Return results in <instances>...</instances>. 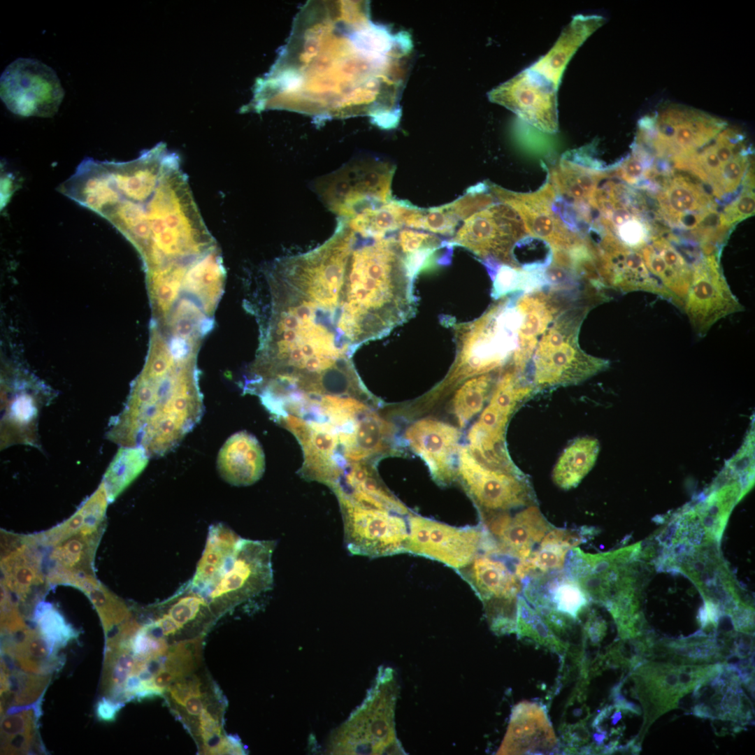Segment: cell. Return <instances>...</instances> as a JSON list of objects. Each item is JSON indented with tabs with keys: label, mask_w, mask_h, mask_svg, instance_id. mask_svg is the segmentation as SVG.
I'll return each mask as SVG.
<instances>
[{
	"label": "cell",
	"mask_w": 755,
	"mask_h": 755,
	"mask_svg": "<svg viewBox=\"0 0 755 755\" xmlns=\"http://www.w3.org/2000/svg\"><path fill=\"white\" fill-rule=\"evenodd\" d=\"M412 52L408 32L371 21L368 1H308L265 92L275 108L323 119L368 116L391 129Z\"/></svg>",
	"instance_id": "1"
},
{
	"label": "cell",
	"mask_w": 755,
	"mask_h": 755,
	"mask_svg": "<svg viewBox=\"0 0 755 755\" xmlns=\"http://www.w3.org/2000/svg\"><path fill=\"white\" fill-rule=\"evenodd\" d=\"M268 324L289 344L322 357L351 360L382 335L343 231L319 247L274 261L265 272Z\"/></svg>",
	"instance_id": "2"
},
{
	"label": "cell",
	"mask_w": 755,
	"mask_h": 755,
	"mask_svg": "<svg viewBox=\"0 0 755 755\" xmlns=\"http://www.w3.org/2000/svg\"><path fill=\"white\" fill-rule=\"evenodd\" d=\"M197 355L173 354L155 334L144 368L107 437L120 446L141 447L149 456L175 450L204 413Z\"/></svg>",
	"instance_id": "3"
},
{
	"label": "cell",
	"mask_w": 755,
	"mask_h": 755,
	"mask_svg": "<svg viewBox=\"0 0 755 755\" xmlns=\"http://www.w3.org/2000/svg\"><path fill=\"white\" fill-rule=\"evenodd\" d=\"M398 693L395 671L380 668L364 702L331 735L330 754H405L395 730Z\"/></svg>",
	"instance_id": "4"
},
{
	"label": "cell",
	"mask_w": 755,
	"mask_h": 755,
	"mask_svg": "<svg viewBox=\"0 0 755 755\" xmlns=\"http://www.w3.org/2000/svg\"><path fill=\"white\" fill-rule=\"evenodd\" d=\"M587 310L576 309L559 315L540 338L532 356V382L535 391L577 384L607 369L610 362L583 351L578 333Z\"/></svg>",
	"instance_id": "5"
},
{
	"label": "cell",
	"mask_w": 755,
	"mask_h": 755,
	"mask_svg": "<svg viewBox=\"0 0 755 755\" xmlns=\"http://www.w3.org/2000/svg\"><path fill=\"white\" fill-rule=\"evenodd\" d=\"M394 170L379 159L353 160L318 179L314 187L329 210L340 217H351L365 208L391 200Z\"/></svg>",
	"instance_id": "6"
},
{
	"label": "cell",
	"mask_w": 755,
	"mask_h": 755,
	"mask_svg": "<svg viewBox=\"0 0 755 755\" xmlns=\"http://www.w3.org/2000/svg\"><path fill=\"white\" fill-rule=\"evenodd\" d=\"M534 391L531 382L515 371L502 377L489 403L468 434L469 451L477 460L495 470L522 473L509 457L505 432L511 415Z\"/></svg>",
	"instance_id": "7"
},
{
	"label": "cell",
	"mask_w": 755,
	"mask_h": 755,
	"mask_svg": "<svg viewBox=\"0 0 755 755\" xmlns=\"http://www.w3.org/2000/svg\"><path fill=\"white\" fill-rule=\"evenodd\" d=\"M276 542L242 538L225 571L206 594L220 619L243 603L271 589Z\"/></svg>",
	"instance_id": "8"
},
{
	"label": "cell",
	"mask_w": 755,
	"mask_h": 755,
	"mask_svg": "<svg viewBox=\"0 0 755 755\" xmlns=\"http://www.w3.org/2000/svg\"><path fill=\"white\" fill-rule=\"evenodd\" d=\"M751 152L745 136L726 127L699 150L672 161L676 168L708 184L713 194L721 198L735 193L744 182Z\"/></svg>",
	"instance_id": "9"
},
{
	"label": "cell",
	"mask_w": 755,
	"mask_h": 755,
	"mask_svg": "<svg viewBox=\"0 0 755 755\" xmlns=\"http://www.w3.org/2000/svg\"><path fill=\"white\" fill-rule=\"evenodd\" d=\"M0 96L7 108L24 117H52L64 91L55 71L38 59L18 58L3 71Z\"/></svg>",
	"instance_id": "10"
},
{
	"label": "cell",
	"mask_w": 755,
	"mask_h": 755,
	"mask_svg": "<svg viewBox=\"0 0 755 755\" xmlns=\"http://www.w3.org/2000/svg\"><path fill=\"white\" fill-rule=\"evenodd\" d=\"M405 551L424 556L455 569L467 566L482 550L490 551L494 541L480 527L457 528L420 516L408 520Z\"/></svg>",
	"instance_id": "11"
},
{
	"label": "cell",
	"mask_w": 755,
	"mask_h": 755,
	"mask_svg": "<svg viewBox=\"0 0 755 755\" xmlns=\"http://www.w3.org/2000/svg\"><path fill=\"white\" fill-rule=\"evenodd\" d=\"M520 321L516 305L510 302L489 312L469 338L455 376L478 375L503 364L517 348Z\"/></svg>",
	"instance_id": "12"
},
{
	"label": "cell",
	"mask_w": 755,
	"mask_h": 755,
	"mask_svg": "<svg viewBox=\"0 0 755 755\" xmlns=\"http://www.w3.org/2000/svg\"><path fill=\"white\" fill-rule=\"evenodd\" d=\"M340 507L345 543L351 554L378 557L405 552L408 524L403 515L351 504Z\"/></svg>",
	"instance_id": "13"
},
{
	"label": "cell",
	"mask_w": 755,
	"mask_h": 755,
	"mask_svg": "<svg viewBox=\"0 0 755 755\" xmlns=\"http://www.w3.org/2000/svg\"><path fill=\"white\" fill-rule=\"evenodd\" d=\"M465 568V577L482 601L492 630L497 633H515L522 583L515 571L490 555H477Z\"/></svg>",
	"instance_id": "14"
},
{
	"label": "cell",
	"mask_w": 755,
	"mask_h": 755,
	"mask_svg": "<svg viewBox=\"0 0 755 755\" xmlns=\"http://www.w3.org/2000/svg\"><path fill=\"white\" fill-rule=\"evenodd\" d=\"M143 624L152 636L166 639L170 645L204 637L219 619L206 595L189 582L171 596L152 607Z\"/></svg>",
	"instance_id": "15"
},
{
	"label": "cell",
	"mask_w": 755,
	"mask_h": 755,
	"mask_svg": "<svg viewBox=\"0 0 755 755\" xmlns=\"http://www.w3.org/2000/svg\"><path fill=\"white\" fill-rule=\"evenodd\" d=\"M526 232L521 217L510 206L491 204L466 219L450 243L514 266L512 250Z\"/></svg>",
	"instance_id": "16"
},
{
	"label": "cell",
	"mask_w": 755,
	"mask_h": 755,
	"mask_svg": "<svg viewBox=\"0 0 755 755\" xmlns=\"http://www.w3.org/2000/svg\"><path fill=\"white\" fill-rule=\"evenodd\" d=\"M459 473L481 508L493 513L533 505L532 487L522 473L493 469L477 460L466 448L459 455Z\"/></svg>",
	"instance_id": "17"
},
{
	"label": "cell",
	"mask_w": 755,
	"mask_h": 755,
	"mask_svg": "<svg viewBox=\"0 0 755 755\" xmlns=\"http://www.w3.org/2000/svg\"><path fill=\"white\" fill-rule=\"evenodd\" d=\"M557 88L529 68L488 93L489 99L547 133L558 130Z\"/></svg>",
	"instance_id": "18"
},
{
	"label": "cell",
	"mask_w": 755,
	"mask_h": 755,
	"mask_svg": "<svg viewBox=\"0 0 755 755\" xmlns=\"http://www.w3.org/2000/svg\"><path fill=\"white\" fill-rule=\"evenodd\" d=\"M715 665L645 664L638 673L639 693L645 707V718L652 721L676 707L682 697L693 692L713 672Z\"/></svg>",
	"instance_id": "19"
},
{
	"label": "cell",
	"mask_w": 755,
	"mask_h": 755,
	"mask_svg": "<svg viewBox=\"0 0 755 755\" xmlns=\"http://www.w3.org/2000/svg\"><path fill=\"white\" fill-rule=\"evenodd\" d=\"M491 189L503 203L521 217L526 232L548 243L559 252L569 253L586 244L583 238L568 230L552 208L554 189L550 182L532 194H518L497 186Z\"/></svg>",
	"instance_id": "20"
},
{
	"label": "cell",
	"mask_w": 755,
	"mask_h": 755,
	"mask_svg": "<svg viewBox=\"0 0 755 755\" xmlns=\"http://www.w3.org/2000/svg\"><path fill=\"white\" fill-rule=\"evenodd\" d=\"M659 213L670 225L707 233L726 229L711 196L684 176L666 179L657 196Z\"/></svg>",
	"instance_id": "21"
},
{
	"label": "cell",
	"mask_w": 755,
	"mask_h": 755,
	"mask_svg": "<svg viewBox=\"0 0 755 755\" xmlns=\"http://www.w3.org/2000/svg\"><path fill=\"white\" fill-rule=\"evenodd\" d=\"M522 590L547 625L562 627L566 619H575L589 604V597L564 569L534 573L522 580Z\"/></svg>",
	"instance_id": "22"
},
{
	"label": "cell",
	"mask_w": 755,
	"mask_h": 755,
	"mask_svg": "<svg viewBox=\"0 0 755 755\" xmlns=\"http://www.w3.org/2000/svg\"><path fill=\"white\" fill-rule=\"evenodd\" d=\"M740 310L714 257L703 258L697 265L692 279L686 312L692 324L700 332L719 319Z\"/></svg>",
	"instance_id": "23"
},
{
	"label": "cell",
	"mask_w": 755,
	"mask_h": 755,
	"mask_svg": "<svg viewBox=\"0 0 755 755\" xmlns=\"http://www.w3.org/2000/svg\"><path fill=\"white\" fill-rule=\"evenodd\" d=\"M460 436L454 426L431 419L415 422L405 433L411 448L425 461L432 475L442 482L451 481L455 475Z\"/></svg>",
	"instance_id": "24"
},
{
	"label": "cell",
	"mask_w": 755,
	"mask_h": 755,
	"mask_svg": "<svg viewBox=\"0 0 755 755\" xmlns=\"http://www.w3.org/2000/svg\"><path fill=\"white\" fill-rule=\"evenodd\" d=\"M555 744V735L544 709L535 703H522L512 710L498 754L545 752Z\"/></svg>",
	"instance_id": "25"
},
{
	"label": "cell",
	"mask_w": 755,
	"mask_h": 755,
	"mask_svg": "<svg viewBox=\"0 0 755 755\" xmlns=\"http://www.w3.org/2000/svg\"><path fill=\"white\" fill-rule=\"evenodd\" d=\"M552 528L538 507L533 504L513 517L508 513L503 515L493 526L491 536L498 554L520 561L530 556L533 547Z\"/></svg>",
	"instance_id": "26"
},
{
	"label": "cell",
	"mask_w": 755,
	"mask_h": 755,
	"mask_svg": "<svg viewBox=\"0 0 755 755\" xmlns=\"http://www.w3.org/2000/svg\"><path fill=\"white\" fill-rule=\"evenodd\" d=\"M217 468L222 478L233 486L257 482L265 470V456L255 436L241 431L228 438L219 451Z\"/></svg>",
	"instance_id": "27"
},
{
	"label": "cell",
	"mask_w": 755,
	"mask_h": 755,
	"mask_svg": "<svg viewBox=\"0 0 755 755\" xmlns=\"http://www.w3.org/2000/svg\"><path fill=\"white\" fill-rule=\"evenodd\" d=\"M515 304L521 321L513 360L515 371L521 372L532 358L540 338L554 320L558 308L548 295L538 291L526 293Z\"/></svg>",
	"instance_id": "28"
},
{
	"label": "cell",
	"mask_w": 755,
	"mask_h": 755,
	"mask_svg": "<svg viewBox=\"0 0 755 755\" xmlns=\"http://www.w3.org/2000/svg\"><path fill=\"white\" fill-rule=\"evenodd\" d=\"M604 21L598 15L574 16L552 49L528 68L558 89L563 72L573 55Z\"/></svg>",
	"instance_id": "29"
},
{
	"label": "cell",
	"mask_w": 755,
	"mask_h": 755,
	"mask_svg": "<svg viewBox=\"0 0 755 755\" xmlns=\"http://www.w3.org/2000/svg\"><path fill=\"white\" fill-rule=\"evenodd\" d=\"M242 538L226 524L210 526L204 550L193 577L188 582L204 594L216 583L231 563Z\"/></svg>",
	"instance_id": "30"
},
{
	"label": "cell",
	"mask_w": 755,
	"mask_h": 755,
	"mask_svg": "<svg viewBox=\"0 0 755 755\" xmlns=\"http://www.w3.org/2000/svg\"><path fill=\"white\" fill-rule=\"evenodd\" d=\"M540 544L526 559L516 563L515 573L521 581L531 574L563 570L569 551L579 544V536L573 529L552 527Z\"/></svg>",
	"instance_id": "31"
},
{
	"label": "cell",
	"mask_w": 755,
	"mask_h": 755,
	"mask_svg": "<svg viewBox=\"0 0 755 755\" xmlns=\"http://www.w3.org/2000/svg\"><path fill=\"white\" fill-rule=\"evenodd\" d=\"M600 450L597 439L580 437L573 440L559 457L552 480L559 488L576 487L594 466Z\"/></svg>",
	"instance_id": "32"
},
{
	"label": "cell",
	"mask_w": 755,
	"mask_h": 755,
	"mask_svg": "<svg viewBox=\"0 0 755 755\" xmlns=\"http://www.w3.org/2000/svg\"><path fill=\"white\" fill-rule=\"evenodd\" d=\"M603 176L595 168L566 158L553 171L550 182L558 195L577 206L588 204Z\"/></svg>",
	"instance_id": "33"
},
{
	"label": "cell",
	"mask_w": 755,
	"mask_h": 755,
	"mask_svg": "<svg viewBox=\"0 0 755 755\" xmlns=\"http://www.w3.org/2000/svg\"><path fill=\"white\" fill-rule=\"evenodd\" d=\"M742 485L737 480L726 484L696 507L694 512L709 542L720 540L731 510L745 494Z\"/></svg>",
	"instance_id": "34"
},
{
	"label": "cell",
	"mask_w": 755,
	"mask_h": 755,
	"mask_svg": "<svg viewBox=\"0 0 755 755\" xmlns=\"http://www.w3.org/2000/svg\"><path fill=\"white\" fill-rule=\"evenodd\" d=\"M150 458L141 447H120L102 481L110 503L114 501L143 471Z\"/></svg>",
	"instance_id": "35"
},
{
	"label": "cell",
	"mask_w": 755,
	"mask_h": 755,
	"mask_svg": "<svg viewBox=\"0 0 755 755\" xmlns=\"http://www.w3.org/2000/svg\"><path fill=\"white\" fill-rule=\"evenodd\" d=\"M24 545L2 562L4 581L17 596L24 597L33 585L42 582L38 555L30 548L27 539Z\"/></svg>",
	"instance_id": "36"
},
{
	"label": "cell",
	"mask_w": 755,
	"mask_h": 755,
	"mask_svg": "<svg viewBox=\"0 0 755 755\" xmlns=\"http://www.w3.org/2000/svg\"><path fill=\"white\" fill-rule=\"evenodd\" d=\"M643 254L647 266L665 282L674 286L688 281L686 261L665 240H654L644 249Z\"/></svg>",
	"instance_id": "37"
},
{
	"label": "cell",
	"mask_w": 755,
	"mask_h": 755,
	"mask_svg": "<svg viewBox=\"0 0 755 755\" xmlns=\"http://www.w3.org/2000/svg\"><path fill=\"white\" fill-rule=\"evenodd\" d=\"M492 383L489 374L478 375L466 381L453 399L455 415L461 426H464L482 409Z\"/></svg>",
	"instance_id": "38"
},
{
	"label": "cell",
	"mask_w": 755,
	"mask_h": 755,
	"mask_svg": "<svg viewBox=\"0 0 755 755\" xmlns=\"http://www.w3.org/2000/svg\"><path fill=\"white\" fill-rule=\"evenodd\" d=\"M81 589L88 594L96 607L106 633L132 618L127 605L97 583L94 577L87 580Z\"/></svg>",
	"instance_id": "39"
},
{
	"label": "cell",
	"mask_w": 755,
	"mask_h": 755,
	"mask_svg": "<svg viewBox=\"0 0 755 755\" xmlns=\"http://www.w3.org/2000/svg\"><path fill=\"white\" fill-rule=\"evenodd\" d=\"M34 619L41 635L53 648L64 645L76 635V631L49 603L41 601L36 605Z\"/></svg>",
	"instance_id": "40"
},
{
	"label": "cell",
	"mask_w": 755,
	"mask_h": 755,
	"mask_svg": "<svg viewBox=\"0 0 755 755\" xmlns=\"http://www.w3.org/2000/svg\"><path fill=\"white\" fill-rule=\"evenodd\" d=\"M515 633L540 644L552 647L561 645L544 619L521 596L517 598Z\"/></svg>",
	"instance_id": "41"
},
{
	"label": "cell",
	"mask_w": 755,
	"mask_h": 755,
	"mask_svg": "<svg viewBox=\"0 0 755 755\" xmlns=\"http://www.w3.org/2000/svg\"><path fill=\"white\" fill-rule=\"evenodd\" d=\"M459 219L447 205L422 210L415 208L406 217L405 226L444 235L452 234Z\"/></svg>",
	"instance_id": "42"
},
{
	"label": "cell",
	"mask_w": 755,
	"mask_h": 755,
	"mask_svg": "<svg viewBox=\"0 0 755 755\" xmlns=\"http://www.w3.org/2000/svg\"><path fill=\"white\" fill-rule=\"evenodd\" d=\"M6 677L7 690L9 689L15 694V704L20 705L35 701L41 694L48 680L45 677L20 673H13L9 680L7 675Z\"/></svg>",
	"instance_id": "43"
},
{
	"label": "cell",
	"mask_w": 755,
	"mask_h": 755,
	"mask_svg": "<svg viewBox=\"0 0 755 755\" xmlns=\"http://www.w3.org/2000/svg\"><path fill=\"white\" fill-rule=\"evenodd\" d=\"M484 189L482 184L471 187L466 195L447 204V206L459 220H466L491 204L492 198L484 193Z\"/></svg>",
	"instance_id": "44"
},
{
	"label": "cell",
	"mask_w": 755,
	"mask_h": 755,
	"mask_svg": "<svg viewBox=\"0 0 755 755\" xmlns=\"http://www.w3.org/2000/svg\"><path fill=\"white\" fill-rule=\"evenodd\" d=\"M747 184V188L742 192L738 197L728 206L725 208L723 219L726 226L728 228L733 224L740 222L754 213V194L752 192V182Z\"/></svg>",
	"instance_id": "45"
},
{
	"label": "cell",
	"mask_w": 755,
	"mask_h": 755,
	"mask_svg": "<svg viewBox=\"0 0 755 755\" xmlns=\"http://www.w3.org/2000/svg\"><path fill=\"white\" fill-rule=\"evenodd\" d=\"M396 240L404 255L412 254L425 247H436L438 242L433 235L411 229L400 231Z\"/></svg>",
	"instance_id": "46"
},
{
	"label": "cell",
	"mask_w": 755,
	"mask_h": 755,
	"mask_svg": "<svg viewBox=\"0 0 755 755\" xmlns=\"http://www.w3.org/2000/svg\"><path fill=\"white\" fill-rule=\"evenodd\" d=\"M32 716L31 711H24L5 717L1 726L3 740L16 735L34 734Z\"/></svg>",
	"instance_id": "47"
},
{
	"label": "cell",
	"mask_w": 755,
	"mask_h": 755,
	"mask_svg": "<svg viewBox=\"0 0 755 755\" xmlns=\"http://www.w3.org/2000/svg\"><path fill=\"white\" fill-rule=\"evenodd\" d=\"M735 630L749 633L754 629V611L751 607L738 605L731 613Z\"/></svg>",
	"instance_id": "48"
},
{
	"label": "cell",
	"mask_w": 755,
	"mask_h": 755,
	"mask_svg": "<svg viewBox=\"0 0 755 755\" xmlns=\"http://www.w3.org/2000/svg\"><path fill=\"white\" fill-rule=\"evenodd\" d=\"M120 707L121 704L115 703V702L103 698L97 703V717L99 719L106 721L113 720Z\"/></svg>",
	"instance_id": "49"
}]
</instances>
